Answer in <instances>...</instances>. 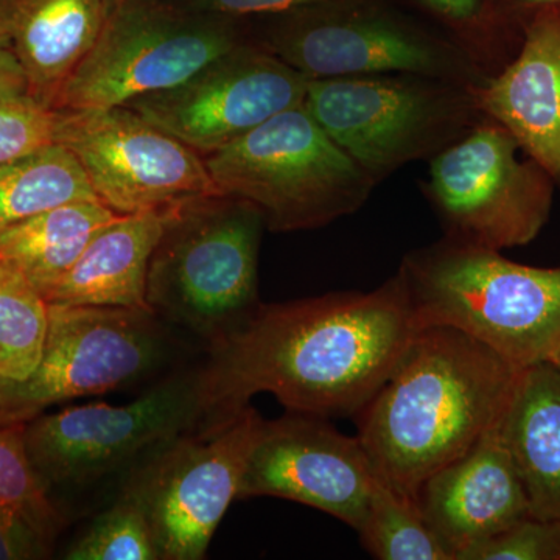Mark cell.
<instances>
[{
	"mask_svg": "<svg viewBox=\"0 0 560 560\" xmlns=\"http://www.w3.org/2000/svg\"><path fill=\"white\" fill-rule=\"evenodd\" d=\"M416 330L399 275L366 293L261 302L201 359L202 429L237 418L264 393L291 412L355 419Z\"/></svg>",
	"mask_w": 560,
	"mask_h": 560,
	"instance_id": "obj_1",
	"label": "cell"
},
{
	"mask_svg": "<svg viewBox=\"0 0 560 560\" xmlns=\"http://www.w3.org/2000/svg\"><path fill=\"white\" fill-rule=\"evenodd\" d=\"M521 372L455 327H420L355 416L375 475L416 500L430 475L500 422Z\"/></svg>",
	"mask_w": 560,
	"mask_h": 560,
	"instance_id": "obj_2",
	"label": "cell"
},
{
	"mask_svg": "<svg viewBox=\"0 0 560 560\" xmlns=\"http://www.w3.org/2000/svg\"><path fill=\"white\" fill-rule=\"evenodd\" d=\"M202 423L200 359L151 383L130 404L35 416L25 422L24 440L50 499L75 501L84 515L113 503L139 471Z\"/></svg>",
	"mask_w": 560,
	"mask_h": 560,
	"instance_id": "obj_3",
	"label": "cell"
},
{
	"mask_svg": "<svg viewBox=\"0 0 560 560\" xmlns=\"http://www.w3.org/2000/svg\"><path fill=\"white\" fill-rule=\"evenodd\" d=\"M397 275L418 329L455 327L521 371L560 348V267H529L444 237L407 254Z\"/></svg>",
	"mask_w": 560,
	"mask_h": 560,
	"instance_id": "obj_4",
	"label": "cell"
},
{
	"mask_svg": "<svg viewBox=\"0 0 560 560\" xmlns=\"http://www.w3.org/2000/svg\"><path fill=\"white\" fill-rule=\"evenodd\" d=\"M265 230L260 210L230 195H206L165 210L147 275L150 312L205 353L230 337L261 304Z\"/></svg>",
	"mask_w": 560,
	"mask_h": 560,
	"instance_id": "obj_5",
	"label": "cell"
},
{
	"mask_svg": "<svg viewBox=\"0 0 560 560\" xmlns=\"http://www.w3.org/2000/svg\"><path fill=\"white\" fill-rule=\"evenodd\" d=\"M197 350L150 311L49 304L38 368L22 382L0 377V412L27 422L50 405L150 386Z\"/></svg>",
	"mask_w": 560,
	"mask_h": 560,
	"instance_id": "obj_6",
	"label": "cell"
},
{
	"mask_svg": "<svg viewBox=\"0 0 560 560\" xmlns=\"http://www.w3.org/2000/svg\"><path fill=\"white\" fill-rule=\"evenodd\" d=\"M205 164L219 194L256 206L275 232L318 230L352 215L377 186L302 105L205 156Z\"/></svg>",
	"mask_w": 560,
	"mask_h": 560,
	"instance_id": "obj_7",
	"label": "cell"
},
{
	"mask_svg": "<svg viewBox=\"0 0 560 560\" xmlns=\"http://www.w3.org/2000/svg\"><path fill=\"white\" fill-rule=\"evenodd\" d=\"M477 88L415 73L308 80L302 106L375 183L431 160L482 119Z\"/></svg>",
	"mask_w": 560,
	"mask_h": 560,
	"instance_id": "obj_8",
	"label": "cell"
},
{
	"mask_svg": "<svg viewBox=\"0 0 560 560\" xmlns=\"http://www.w3.org/2000/svg\"><path fill=\"white\" fill-rule=\"evenodd\" d=\"M246 39L237 21L173 0H132L108 13L55 109L125 106L172 90Z\"/></svg>",
	"mask_w": 560,
	"mask_h": 560,
	"instance_id": "obj_9",
	"label": "cell"
},
{
	"mask_svg": "<svg viewBox=\"0 0 560 560\" xmlns=\"http://www.w3.org/2000/svg\"><path fill=\"white\" fill-rule=\"evenodd\" d=\"M423 191L445 237L503 250L536 241L550 220L556 184L506 128L482 116L431 158Z\"/></svg>",
	"mask_w": 560,
	"mask_h": 560,
	"instance_id": "obj_10",
	"label": "cell"
},
{
	"mask_svg": "<svg viewBox=\"0 0 560 560\" xmlns=\"http://www.w3.org/2000/svg\"><path fill=\"white\" fill-rule=\"evenodd\" d=\"M272 20L257 43L307 80L415 73L478 88L489 77L452 39L355 0Z\"/></svg>",
	"mask_w": 560,
	"mask_h": 560,
	"instance_id": "obj_11",
	"label": "cell"
},
{
	"mask_svg": "<svg viewBox=\"0 0 560 560\" xmlns=\"http://www.w3.org/2000/svg\"><path fill=\"white\" fill-rule=\"evenodd\" d=\"M54 142L79 162L103 205L120 215L219 194L205 158L127 106L54 109Z\"/></svg>",
	"mask_w": 560,
	"mask_h": 560,
	"instance_id": "obj_12",
	"label": "cell"
},
{
	"mask_svg": "<svg viewBox=\"0 0 560 560\" xmlns=\"http://www.w3.org/2000/svg\"><path fill=\"white\" fill-rule=\"evenodd\" d=\"M264 418L246 407L232 420L186 434L139 471L124 492L138 501L160 560H201L238 490Z\"/></svg>",
	"mask_w": 560,
	"mask_h": 560,
	"instance_id": "obj_13",
	"label": "cell"
},
{
	"mask_svg": "<svg viewBox=\"0 0 560 560\" xmlns=\"http://www.w3.org/2000/svg\"><path fill=\"white\" fill-rule=\"evenodd\" d=\"M307 83L257 40L246 39L179 86L125 106L205 158L302 105Z\"/></svg>",
	"mask_w": 560,
	"mask_h": 560,
	"instance_id": "obj_14",
	"label": "cell"
},
{
	"mask_svg": "<svg viewBox=\"0 0 560 560\" xmlns=\"http://www.w3.org/2000/svg\"><path fill=\"white\" fill-rule=\"evenodd\" d=\"M359 438L318 416L291 412L261 422L243 471L238 500L276 497L338 518L359 533L375 485Z\"/></svg>",
	"mask_w": 560,
	"mask_h": 560,
	"instance_id": "obj_15",
	"label": "cell"
},
{
	"mask_svg": "<svg viewBox=\"0 0 560 560\" xmlns=\"http://www.w3.org/2000/svg\"><path fill=\"white\" fill-rule=\"evenodd\" d=\"M501 420L458 459L430 475L416 503L453 560L529 517L525 486L508 445Z\"/></svg>",
	"mask_w": 560,
	"mask_h": 560,
	"instance_id": "obj_16",
	"label": "cell"
},
{
	"mask_svg": "<svg viewBox=\"0 0 560 560\" xmlns=\"http://www.w3.org/2000/svg\"><path fill=\"white\" fill-rule=\"evenodd\" d=\"M482 116L514 136L560 190V11L526 22L521 49L475 90Z\"/></svg>",
	"mask_w": 560,
	"mask_h": 560,
	"instance_id": "obj_17",
	"label": "cell"
},
{
	"mask_svg": "<svg viewBox=\"0 0 560 560\" xmlns=\"http://www.w3.org/2000/svg\"><path fill=\"white\" fill-rule=\"evenodd\" d=\"M106 18L103 0H0V38L20 62L32 102L57 108Z\"/></svg>",
	"mask_w": 560,
	"mask_h": 560,
	"instance_id": "obj_18",
	"label": "cell"
},
{
	"mask_svg": "<svg viewBox=\"0 0 560 560\" xmlns=\"http://www.w3.org/2000/svg\"><path fill=\"white\" fill-rule=\"evenodd\" d=\"M165 210L121 215L98 232L47 294V304L150 311L147 275L151 254L164 231Z\"/></svg>",
	"mask_w": 560,
	"mask_h": 560,
	"instance_id": "obj_19",
	"label": "cell"
},
{
	"mask_svg": "<svg viewBox=\"0 0 560 560\" xmlns=\"http://www.w3.org/2000/svg\"><path fill=\"white\" fill-rule=\"evenodd\" d=\"M500 429L530 515L560 522V371L555 364L545 361L521 372Z\"/></svg>",
	"mask_w": 560,
	"mask_h": 560,
	"instance_id": "obj_20",
	"label": "cell"
},
{
	"mask_svg": "<svg viewBox=\"0 0 560 560\" xmlns=\"http://www.w3.org/2000/svg\"><path fill=\"white\" fill-rule=\"evenodd\" d=\"M98 200L66 202L0 234V256L47 294L80 259L92 238L119 219Z\"/></svg>",
	"mask_w": 560,
	"mask_h": 560,
	"instance_id": "obj_21",
	"label": "cell"
},
{
	"mask_svg": "<svg viewBox=\"0 0 560 560\" xmlns=\"http://www.w3.org/2000/svg\"><path fill=\"white\" fill-rule=\"evenodd\" d=\"M79 200L98 198L79 162L60 143L0 164V234L36 213Z\"/></svg>",
	"mask_w": 560,
	"mask_h": 560,
	"instance_id": "obj_22",
	"label": "cell"
},
{
	"mask_svg": "<svg viewBox=\"0 0 560 560\" xmlns=\"http://www.w3.org/2000/svg\"><path fill=\"white\" fill-rule=\"evenodd\" d=\"M49 304L35 285L0 256V377L22 382L38 368Z\"/></svg>",
	"mask_w": 560,
	"mask_h": 560,
	"instance_id": "obj_23",
	"label": "cell"
},
{
	"mask_svg": "<svg viewBox=\"0 0 560 560\" xmlns=\"http://www.w3.org/2000/svg\"><path fill=\"white\" fill-rule=\"evenodd\" d=\"M361 544L381 560H453L431 529L416 500L375 478L366 521L359 530Z\"/></svg>",
	"mask_w": 560,
	"mask_h": 560,
	"instance_id": "obj_24",
	"label": "cell"
},
{
	"mask_svg": "<svg viewBox=\"0 0 560 560\" xmlns=\"http://www.w3.org/2000/svg\"><path fill=\"white\" fill-rule=\"evenodd\" d=\"M453 33V43L488 75L499 72L521 49L523 33L497 0H419Z\"/></svg>",
	"mask_w": 560,
	"mask_h": 560,
	"instance_id": "obj_25",
	"label": "cell"
},
{
	"mask_svg": "<svg viewBox=\"0 0 560 560\" xmlns=\"http://www.w3.org/2000/svg\"><path fill=\"white\" fill-rule=\"evenodd\" d=\"M24 427L25 422L0 425V506L16 514L54 547L68 518L50 499L33 467L25 447Z\"/></svg>",
	"mask_w": 560,
	"mask_h": 560,
	"instance_id": "obj_26",
	"label": "cell"
},
{
	"mask_svg": "<svg viewBox=\"0 0 560 560\" xmlns=\"http://www.w3.org/2000/svg\"><path fill=\"white\" fill-rule=\"evenodd\" d=\"M68 560H160L142 508L130 493L95 512L90 525L69 545Z\"/></svg>",
	"mask_w": 560,
	"mask_h": 560,
	"instance_id": "obj_27",
	"label": "cell"
},
{
	"mask_svg": "<svg viewBox=\"0 0 560 560\" xmlns=\"http://www.w3.org/2000/svg\"><path fill=\"white\" fill-rule=\"evenodd\" d=\"M463 560H560V522L529 515L466 552Z\"/></svg>",
	"mask_w": 560,
	"mask_h": 560,
	"instance_id": "obj_28",
	"label": "cell"
},
{
	"mask_svg": "<svg viewBox=\"0 0 560 560\" xmlns=\"http://www.w3.org/2000/svg\"><path fill=\"white\" fill-rule=\"evenodd\" d=\"M55 110L31 98L0 101V164L54 142Z\"/></svg>",
	"mask_w": 560,
	"mask_h": 560,
	"instance_id": "obj_29",
	"label": "cell"
},
{
	"mask_svg": "<svg viewBox=\"0 0 560 560\" xmlns=\"http://www.w3.org/2000/svg\"><path fill=\"white\" fill-rule=\"evenodd\" d=\"M184 9L237 21L246 18H279L334 0H173Z\"/></svg>",
	"mask_w": 560,
	"mask_h": 560,
	"instance_id": "obj_30",
	"label": "cell"
},
{
	"mask_svg": "<svg viewBox=\"0 0 560 560\" xmlns=\"http://www.w3.org/2000/svg\"><path fill=\"white\" fill-rule=\"evenodd\" d=\"M51 547L16 514L0 506V560L49 558Z\"/></svg>",
	"mask_w": 560,
	"mask_h": 560,
	"instance_id": "obj_31",
	"label": "cell"
},
{
	"mask_svg": "<svg viewBox=\"0 0 560 560\" xmlns=\"http://www.w3.org/2000/svg\"><path fill=\"white\" fill-rule=\"evenodd\" d=\"M27 97V80L20 62L0 38V101H21Z\"/></svg>",
	"mask_w": 560,
	"mask_h": 560,
	"instance_id": "obj_32",
	"label": "cell"
},
{
	"mask_svg": "<svg viewBox=\"0 0 560 560\" xmlns=\"http://www.w3.org/2000/svg\"><path fill=\"white\" fill-rule=\"evenodd\" d=\"M508 20L523 33L526 22L544 13L560 11V0H497Z\"/></svg>",
	"mask_w": 560,
	"mask_h": 560,
	"instance_id": "obj_33",
	"label": "cell"
},
{
	"mask_svg": "<svg viewBox=\"0 0 560 560\" xmlns=\"http://www.w3.org/2000/svg\"><path fill=\"white\" fill-rule=\"evenodd\" d=\"M105 2L106 11L110 13V11L119 9V7L125 5V3L132 2V0H103Z\"/></svg>",
	"mask_w": 560,
	"mask_h": 560,
	"instance_id": "obj_34",
	"label": "cell"
},
{
	"mask_svg": "<svg viewBox=\"0 0 560 560\" xmlns=\"http://www.w3.org/2000/svg\"><path fill=\"white\" fill-rule=\"evenodd\" d=\"M550 363L555 364V366L558 368V370L560 371V348H559L558 352H556V355L552 357V360L550 361Z\"/></svg>",
	"mask_w": 560,
	"mask_h": 560,
	"instance_id": "obj_35",
	"label": "cell"
},
{
	"mask_svg": "<svg viewBox=\"0 0 560 560\" xmlns=\"http://www.w3.org/2000/svg\"><path fill=\"white\" fill-rule=\"evenodd\" d=\"M7 423H14V422H10L9 418H7L5 415H2V412H0V425H7Z\"/></svg>",
	"mask_w": 560,
	"mask_h": 560,
	"instance_id": "obj_36",
	"label": "cell"
}]
</instances>
